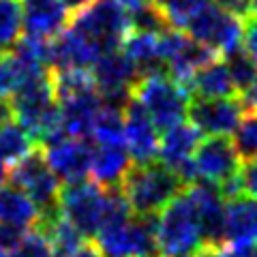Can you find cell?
I'll return each mask as SVG.
<instances>
[{"label":"cell","instance_id":"1","mask_svg":"<svg viewBox=\"0 0 257 257\" xmlns=\"http://www.w3.org/2000/svg\"><path fill=\"white\" fill-rule=\"evenodd\" d=\"M133 214L138 216H159L161 210L187 191V184L174 170L161 161L133 165L126 178L120 184Z\"/></svg>","mask_w":257,"mask_h":257},{"label":"cell","instance_id":"2","mask_svg":"<svg viewBox=\"0 0 257 257\" xmlns=\"http://www.w3.org/2000/svg\"><path fill=\"white\" fill-rule=\"evenodd\" d=\"M157 240L161 257H195L204 246L197 210L189 189L172 199L157 216Z\"/></svg>","mask_w":257,"mask_h":257},{"label":"cell","instance_id":"3","mask_svg":"<svg viewBox=\"0 0 257 257\" xmlns=\"http://www.w3.org/2000/svg\"><path fill=\"white\" fill-rule=\"evenodd\" d=\"M69 26L90 41L101 54H107L122 47L124 37L131 30V18L116 0H94L71 18Z\"/></svg>","mask_w":257,"mask_h":257},{"label":"cell","instance_id":"4","mask_svg":"<svg viewBox=\"0 0 257 257\" xmlns=\"http://www.w3.org/2000/svg\"><path fill=\"white\" fill-rule=\"evenodd\" d=\"M133 96L138 99L144 109L148 111L152 122L161 131H170L172 126L184 122L189 116L191 92L187 86L176 82L172 75H155L142 77L135 86Z\"/></svg>","mask_w":257,"mask_h":257},{"label":"cell","instance_id":"5","mask_svg":"<svg viewBox=\"0 0 257 257\" xmlns=\"http://www.w3.org/2000/svg\"><path fill=\"white\" fill-rule=\"evenodd\" d=\"M9 180L20 187L37 204L41 216L60 214V180L45 159L43 148H35L26 159L15 163L9 172Z\"/></svg>","mask_w":257,"mask_h":257},{"label":"cell","instance_id":"6","mask_svg":"<svg viewBox=\"0 0 257 257\" xmlns=\"http://www.w3.org/2000/svg\"><path fill=\"white\" fill-rule=\"evenodd\" d=\"M107 208V189L96 182L64 184L60 191V214L84 238H96Z\"/></svg>","mask_w":257,"mask_h":257},{"label":"cell","instance_id":"7","mask_svg":"<svg viewBox=\"0 0 257 257\" xmlns=\"http://www.w3.org/2000/svg\"><path fill=\"white\" fill-rule=\"evenodd\" d=\"M96 92L101 94L103 105L122 109L131 103L135 86L140 82V71L135 62L124 52H107L103 54L90 69Z\"/></svg>","mask_w":257,"mask_h":257},{"label":"cell","instance_id":"8","mask_svg":"<svg viewBox=\"0 0 257 257\" xmlns=\"http://www.w3.org/2000/svg\"><path fill=\"white\" fill-rule=\"evenodd\" d=\"M184 32L195 41L208 45L212 52L227 56L229 52L242 47L244 20H238L234 15L221 11L216 5L208 3L189 20Z\"/></svg>","mask_w":257,"mask_h":257},{"label":"cell","instance_id":"9","mask_svg":"<svg viewBox=\"0 0 257 257\" xmlns=\"http://www.w3.org/2000/svg\"><path fill=\"white\" fill-rule=\"evenodd\" d=\"M246 114V103L238 96L225 99H199L193 96L189 105V120L206 138H227L238 128Z\"/></svg>","mask_w":257,"mask_h":257},{"label":"cell","instance_id":"10","mask_svg":"<svg viewBox=\"0 0 257 257\" xmlns=\"http://www.w3.org/2000/svg\"><path fill=\"white\" fill-rule=\"evenodd\" d=\"M199 144H202V131L191 122L176 124L170 131H165L163 138H161V148H159L161 163H165L170 170L178 174L187 187L199 180L195 167V152Z\"/></svg>","mask_w":257,"mask_h":257},{"label":"cell","instance_id":"11","mask_svg":"<svg viewBox=\"0 0 257 257\" xmlns=\"http://www.w3.org/2000/svg\"><path fill=\"white\" fill-rule=\"evenodd\" d=\"M45 159L54 174L58 176V180L64 184H75V182H84L86 176L92 170V152L94 148L88 144V140H79V138H64L52 142L50 146L43 148Z\"/></svg>","mask_w":257,"mask_h":257},{"label":"cell","instance_id":"12","mask_svg":"<svg viewBox=\"0 0 257 257\" xmlns=\"http://www.w3.org/2000/svg\"><path fill=\"white\" fill-rule=\"evenodd\" d=\"M199 180L223 187L240 174V157L229 138H204L195 152Z\"/></svg>","mask_w":257,"mask_h":257},{"label":"cell","instance_id":"13","mask_svg":"<svg viewBox=\"0 0 257 257\" xmlns=\"http://www.w3.org/2000/svg\"><path fill=\"white\" fill-rule=\"evenodd\" d=\"M187 189L197 210L204 246L221 248L225 244V208H227L223 204V193L216 184L206 180L193 182Z\"/></svg>","mask_w":257,"mask_h":257},{"label":"cell","instance_id":"14","mask_svg":"<svg viewBox=\"0 0 257 257\" xmlns=\"http://www.w3.org/2000/svg\"><path fill=\"white\" fill-rule=\"evenodd\" d=\"M124 142L135 165L152 163L159 159V128L135 96L124 107Z\"/></svg>","mask_w":257,"mask_h":257},{"label":"cell","instance_id":"15","mask_svg":"<svg viewBox=\"0 0 257 257\" xmlns=\"http://www.w3.org/2000/svg\"><path fill=\"white\" fill-rule=\"evenodd\" d=\"M24 35L52 41L69 28L71 13L62 0H22Z\"/></svg>","mask_w":257,"mask_h":257},{"label":"cell","instance_id":"16","mask_svg":"<svg viewBox=\"0 0 257 257\" xmlns=\"http://www.w3.org/2000/svg\"><path fill=\"white\" fill-rule=\"evenodd\" d=\"M60 114H62V124L64 131L71 138L88 140L92 138V128L96 122V116L103 109V99L96 92V88L86 92H77L73 96L58 101Z\"/></svg>","mask_w":257,"mask_h":257},{"label":"cell","instance_id":"17","mask_svg":"<svg viewBox=\"0 0 257 257\" xmlns=\"http://www.w3.org/2000/svg\"><path fill=\"white\" fill-rule=\"evenodd\" d=\"M225 244L257 246V199L238 195L225 208Z\"/></svg>","mask_w":257,"mask_h":257},{"label":"cell","instance_id":"18","mask_svg":"<svg viewBox=\"0 0 257 257\" xmlns=\"http://www.w3.org/2000/svg\"><path fill=\"white\" fill-rule=\"evenodd\" d=\"M131 155L124 144H96L92 152V178L103 189H116L131 170Z\"/></svg>","mask_w":257,"mask_h":257},{"label":"cell","instance_id":"19","mask_svg":"<svg viewBox=\"0 0 257 257\" xmlns=\"http://www.w3.org/2000/svg\"><path fill=\"white\" fill-rule=\"evenodd\" d=\"M191 96L199 99H225V96H238L234 79L229 75L227 62L214 58L195 73L189 84Z\"/></svg>","mask_w":257,"mask_h":257},{"label":"cell","instance_id":"20","mask_svg":"<svg viewBox=\"0 0 257 257\" xmlns=\"http://www.w3.org/2000/svg\"><path fill=\"white\" fill-rule=\"evenodd\" d=\"M41 221V210L37 204L15 184L0 187V223L35 229Z\"/></svg>","mask_w":257,"mask_h":257},{"label":"cell","instance_id":"21","mask_svg":"<svg viewBox=\"0 0 257 257\" xmlns=\"http://www.w3.org/2000/svg\"><path fill=\"white\" fill-rule=\"evenodd\" d=\"M35 148V142L20 122H9L0 126V161L3 163L13 167L22 159H26Z\"/></svg>","mask_w":257,"mask_h":257},{"label":"cell","instance_id":"22","mask_svg":"<svg viewBox=\"0 0 257 257\" xmlns=\"http://www.w3.org/2000/svg\"><path fill=\"white\" fill-rule=\"evenodd\" d=\"M24 32L22 0H0V54H9Z\"/></svg>","mask_w":257,"mask_h":257},{"label":"cell","instance_id":"23","mask_svg":"<svg viewBox=\"0 0 257 257\" xmlns=\"http://www.w3.org/2000/svg\"><path fill=\"white\" fill-rule=\"evenodd\" d=\"M229 75L234 79V86L240 94H246L257 82V60L246 52V47H238V50L229 52L225 56Z\"/></svg>","mask_w":257,"mask_h":257},{"label":"cell","instance_id":"24","mask_svg":"<svg viewBox=\"0 0 257 257\" xmlns=\"http://www.w3.org/2000/svg\"><path fill=\"white\" fill-rule=\"evenodd\" d=\"M92 140L96 144H124V111L103 105L92 128Z\"/></svg>","mask_w":257,"mask_h":257},{"label":"cell","instance_id":"25","mask_svg":"<svg viewBox=\"0 0 257 257\" xmlns=\"http://www.w3.org/2000/svg\"><path fill=\"white\" fill-rule=\"evenodd\" d=\"M234 148L240 161L251 163L257 161V109H246L242 122L234 131Z\"/></svg>","mask_w":257,"mask_h":257},{"label":"cell","instance_id":"26","mask_svg":"<svg viewBox=\"0 0 257 257\" xmlns=\"http://www.w3.org/2000/svg\"><path fill=\"white\" fill-rule=\"evenodd\" d=\"M131 18V30H140V32H150V35H163L165 30H170V22H167L165 13L159 9L155 3L142 5L138 11L128 13Z\"/></svg>","mask_w":257,"mask_h":257},{"label":"cell","instance_id":"27","mask_svg":"<svg viewBox=\"0 0 257 257\" xmlns=\"http://www.w3.org/2000/svg\"><path fill=\"white\" fill-rule=\"evenodd\" d=\"M13 257H54L50 240L45 238L43 231H39L37 227L28 231L26 240L22 242V246L13 253Z\"/></svg>","mask_w":257,"mask_h":257},{"label":"cell","instance_id":"28","mask_svg":"<svg viewBox=\"0 0 257 257\" xmlns=\"http://www.w3.org/2000/svg\"><path fill=\"white\" fill-rule=\"evenodd\" d=\"M26 227H18V225H9V223H0V251L3 253H15L22 246V242L28 236Z\"/></svg>","mask_w":257,"mask_h":257},{"label":"cell","instance_id":"29","mask_svg":"<svg viewBox=\"0 0 257 257\" xmlns=\"http://www.w3.org/2000/svg\"><path fill=\"white\" fill-rule=\"evenodd\" d=\"M214 5L221 11L234 15L238 20H246L251 13H255V3L253 0H214Z\"/></svg>","mask_w":257,"mask_h":257},{"label":"cell","instance_id":"30","mask_svg":"<svg viewBox=\"0 0 257 257\" xmlns=\"http://www.w3.org/2000/svg\"><path fill=\"white\" fill-rule=\"evenodd\" d=\"M244 47L257 60V11L244 20Z\"/></svg>","mask_w":257,"mask_h":257},{"label":"cell","instance_id":"31","mask_svg":"<svg viewBox=\"0 0 257 257\" xmlns=\"http://www.w3.org/2000/svg\"><path fill=\"white\" fill-rule=\"evenodd\" d=\"M242 184H244V193L248 197L257 199V161H251V163H244L242 170Z\"/></svg>","mask_w":257,"mask_h":257},{"label":"cell","instance_id":"32","mask_svg":"<svg viewBox=\"0 0 257 257\" xmlns=\"http://www.w3.org/2000/svg\"><path fill=\"white\" fill-rule=\"evenodd\" d=\"M219 257H255V246L223 244V246L219 248Z\"/></svg>","mask_w":257,"mask_h":257},{"label":"cell","instance_id":"33","mask_svg":"<svg viewBox=\"0 0 257 257\" xmlns=\"http://www.w3.org/2000/svg\"><path fill=\"white\" fill-rule=\"evenodd\" d=\"M15 120V109H13V101L7 96H0V126L9 124Z\"/></svg>","mask_w":257,"mask_h":257},{"label":"cell","instance_id":"34","mask_svg":"<svg viewBox=\"0 0 257 257\" xmlns=\"http://www.w3.org/2000/svg\"><path fill=\"white\" fill-rule=\"evenodd\" d=\"M73 257H105V253L101 251V246L96 244V242H90V240H86V242L79 246V251H77Z\"/></svg>","mask_w":257,"mask_h":257},{"label":"cell","instance_id":"35","mask_svg":"<svg viewBox=\"0 0 257 257\" xmlns=\"http://www.w3.org/2000/svg\"><path fill=\"white\" fill-rule=\"evenodd\" d=\"M64 3V7L69 9V13H71V18H73L75 13H79V11H84L88 5H92L94 0H62Z\"/></svg>","mask_w":257,"mask_h":257},{"label":"cell","instance_id":"36","mask_svg":"<svg viewBox=\"0 0 257 257\" xmlns=\"http://www.w3.org/2000/svg\"><path fill=\"white\" fill-rule=\"evenodd\" d=\"M242 99L246 103V109H257V82L253 84V88L242 96Z\"/></svg>","mask_w":257,"mask_h":257},{"label":"cell","instance_id":"37","mask_svg":"<svg viewBox=\"0 0 257 257\" xmlns=\"http://www.w3.org/2000/svg\"><path fill=\"white\" fill-rule=\"evenodd\" d=\"M195 257H219V248L216 246H202L195 253Z\"/></svg>","mask_w":257,"mask_h":257},{"label":"cell","instance_id":"38","mask_svg":"<svg viewBox=\"0 0 257 257\" xmlns=\"http://www.w3.org/2000/svg\"><path fill=\"white\" fill-rule=\"evenodd\" d=\"M5 180H9V170H7V163L0 161V187L5 184Z\"/></svg>","mask_w":257,"mask_h":257},{"label":"cell","instance_id":"39","mask_svg":"<svg viewBox=\"0 0 257 257\" xmlns=\"http://www.w3.org/2000/svg\"><path fill=\"white\" fill-rule=\"evenodd\" d=\"M0 257H9V253H3V251H0Z\"/></svg>","mask_w":257,"mask_h":257},{"label":"cell","instance_id":"40","mask_svg":"<svg viewBox=\"0 0 257 257\" xmlns=\"http://www.w3.org/2000/svg\"><path fill=\"white\" fill-rule=\"evenodd\" d=\"M253 3H255V11H257V0H253Z\"/></svg>","mask_w":257,"mask_h":257},{"label":"cell","instance_id":"41","mask_svg":"<svg viewBox=\"0 0 257 257\" xmlns=\"http://www.w3.org/2000/svg\"><path fill=\"white\" fill-rule=\"evenodd\" d=\"M255 257H257V248H255Z\"/></svg>","mask_w":257,"mask_h":257}]
</instances>
